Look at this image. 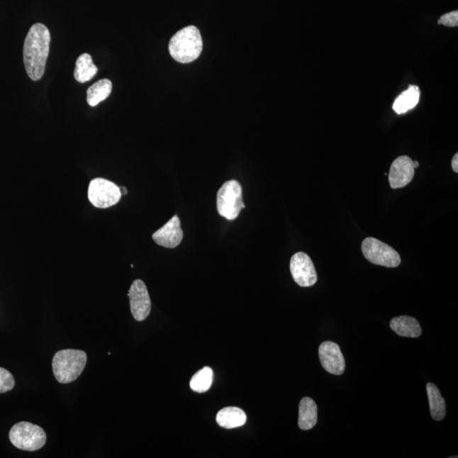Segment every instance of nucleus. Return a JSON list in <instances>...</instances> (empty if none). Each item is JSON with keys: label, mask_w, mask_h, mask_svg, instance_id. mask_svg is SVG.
<instances>
[{"label": "nucleus", "mask_w": 458, "mask_h": 458, "mask_svg": "<svg viewBox=\"0 0 458 458\" xmlns=\"http://www.w3.org/2000/svg\"><path fill=\"white\" fill-rule=\"evenodd\" d=\"M318 422V406L313 399L304 397L299 405L298 425L302 430H312Z\"/></svg>", "instance_id": "obj_13"}, {"label": "nucleus", "mask_w": 458, "mask_h": 458, "mask_svg": "<svg viewBox=\"0 0 458 458\" xmlns=\"http://www.w3.org/2000/svg\"><path fill=\"white\" fill-rule=\"evenodd\" d=\"M112 84L109 79H102L97 82L87 90V102L90 106H96L111 93Z\"/></svg>", "instance_id": "obj_19"}, {"label": "nucleus", "mask_w": 458, "mask_h": 458, "mask_svg": "<svg viewBox=\"0 0 458 458\" xmlns=\"http://www.w3.org/2000/svg\"><path fill=\"white\" fill-rule=\"evenodd\" d=\"M15 387V379L9 372L3 367H0V393H6L13 390Z\"/></svg>", "instance_id": "obj_21"}, {"label": "nucleus", "mask_w": 458, "mask_h": 458, "mask_svg": "<svg viewBox=\"0 0 458 458\" xmlns=\"http://www.w3.org/2000/svg\"><path fill=\"white\" fill-rule=\"evenodd\" d=\"M452 170L457 174L458 172V154H455L454 157L452 158Z\"/></svg>", "instance_id": "obj_23"}, {"label": "nucleus", "mask_w": 458, "mask_h": 458, "mask_svg": "<svg viewBox=\"0 0 458 458\" xmlns=\"http://www.w3.org/2000/svg\"><path fill=\"white\" fill-rule=\"evenodd\" d=\"M202 50L201 33L194 26L181 29L172 38L169 43L172 57L182 64L194 62L201 55Z\"/></svg>", "instance_id": "obj_2"}, {"label": "nucleus", "mask_w": 458, "mask_h": 458, "mask_svg": "<svg viewBox=\"0 0 458 458\" xmlns=\"http://www.w3.org/2000/svg\"><path fill=\"white\" fill-rule=\"evenodd\" d=\"M97 72L98 68L94 64L91 55L83 54L77 58L74 77L79 83L84 84L91 80Z\"/></svg>", "instance_id": "obj_18"}, {"label": "nucleus", "mask_w": 458, "mask_h": 458, "mask_svg": "<svg viewBox=\"0 0 458 458\" xmlns=\"http://www.w3.org/2000/svg\"><path fill=\"white\" fill-rule=\"evenodd\" d=\"M428 399H429L430 414L435 421H442L446 417V401L442 396L437 386L432 383L426 386Z\"/></svg>", "instance_id": "obj_15"}, {"label": "nucleus", "mask_w": 458, "mask_h": 458, "mask_svg": "<svg viewBox=\"0 0 458 458\" xmlns=\"http://www.w3.org/2000/svg\"><path fill=\"white\" fill-rule=\"evenodd\" d=\"M128 297L133 317L138 322L145 320L151 311V301L145 284L140 279L135 280L129 289Z\"/></svg>", "instance_id": "obj_9"}, {"label": "nucleus", "mask_w": 458, "mask_h": 458, "mask_svg": "<svg viewBox=\"0 0 458 458\" xmlns=\"http://www.w3.org/2000/svg\"><path fill=\"white\" fill-rule=\"evenodd\" d=\"M419 99H420V90L418 86H410L406 91L396 98L393 104V110L397 114H404L418 105Z\"/></svg>", "instance_id": "obj_17"}, {"label": "nucleus", "mask_w": 458, "mask_h": 458, "mask_svg": "<svg viewBox=\"0 0 458 458\" xmlns=\"http://www.w3.org/2000/svg\"><path fill=\"white\" fill-rule=\"evenodd\" d=\"M289 267L294 280L300 286L311 287L317 283V271L308 254L297 252L294 255Z\"/></svg>", "instance_id": "obj_8"}, {"label": "nucleus", "mask_w": 458, "mask_h": 458, "mask_svg": "<svg viewBox=\"0 0 458 458\" xmlns=\"http://www.w3.org/2000/svg\"><path fill=\"white\" fill-rule=\"evenodd\" d=\"M414 168H418L419 167V163L417 161L413 162Z\"/></svg>", "instance_id": "obj_25"}, {"label": "nucleus", "mask_w": 458, "mask_h": 458, "mask_svg": "<svg viewBox=\"0 0 458 458\" xmlns=\"http://www.w3.org/2000/svg\"><path fill=\"white\" fill-rule=\"evenodd\" d=\"M87 364V354L80 350L67 349L55 353L52 361L55 378L60 384H69L79 377Z\"/></svg>", "instance_id": "obj_3"}, {"label": "nucleus", "mask_w": 458, "mask_h": 458, "mask_svg": "<svg viewBox=\"0 0 458 458\" xmlns=\"http://www.w3.org/2000/svg\"><path fill=\"white\" fill-rule=\"evenodd\" d=\"M438 24H442L449 28H456L458 26V11H454L447 13L442 16L438 21Z\"/></svg>", "instance_id": "obj_22"}, {"label": "nucleus", "mask_w": 458, "mask_h": 458, "mask_svg": "<svg viewBox=\"0 0 458 458\" xmlns=\"http://www.w3.org/2000/svg\"><path fill=\"white\" fill-rule=\"evenodd\" d=\"M218 211L222 217L233 221L239 217L243 203V192L241 185L236 180L227 181L218 190L217 197Z\"/></svg>", "instance_id": "obj_5"}, {"label": "nucleus", "mask_w": 458, "mask_h": 458, "mask_svg": "<svg viewBox=\"0 0 458 458\" xmlns=\"http://www.w3.org/2000/svg\"><path fill=\"white\" fill-rule=\"evenodd\" d=\"M121 197L120 188L109 180L95 179L89 184V200L97 208H109L118 204Z\"/></svg>", "instance_id": "obj_7"}, {"label": "nucleus", "mask_w": 458, "mask_h": 458, "mask_svg": "<svg viewBox=\"0 0 458 458\" xmlns=\"http://www.w3.org/2000/svg\"><path fill=\"white\" fill-rule=\"evenodd\" d=\"M391 328L393 331L401 337L408 338H418L422 335L420 324L412 317L401 316L394 318L391 321Z\"/></svg>", "instance_id": "obj_14"}, {"label": "nucleus", "mask_w": 458, "mask_h": 458, "mask_svg": "<svg viewBox=\"0 0 458 458\" xmlns=\"http://www.w3.org/2000/svg\"><path fill=\"white\" fill-rule=\"evenodd\" d=\"M9 438L20 450L36 452L46 443L47 436L41 427L28 422H20L11 428Z\"/></svg>", "instance_id": "obj_4"}, {"label": "nucleus", "mask_w": 458, "mask_h": 458, "mask_svg": "<svg viewBox=\"0 0 458 458\" xmlns=\"http://www.w3.org/2000/svg\"><path fill=\"white\" fill-rule=\"evenodd\" d=\"M362 252L367 261L386 267H396L401 264L398 252L391 246L374 238H367L362 244Z\"/></svg>", "instance_id": "obj_6"}, {"label": "nucleus", "mask_w": 458, "mask_h": 458, "mask_svg": "<svg viewBox=\"0 0 458 458\" xmlns=\"http://www.w3.org/2000/svg\"><path fill=\"white\" fill-rule=\"evenodd\" d=\"M152 239L163 247L174 249L179 246L184 239V232L178 216L175 215L165 225L154 233Z\"/></svg>", "instance_id": "obj_12"}, {"label": "nucleus", "mask_w": 458, "mask_h": 458, "mask_svg": "<svg viewBox=\"0 0 458 458\" xmlns=\"http://www.w3.org/2000/svg\"><path fill=\"white\" fill-rule=\"evenodd\" d=\"M50 33L44 24L36 23L30 28L23 47L26 71L33 81L45 74L46 62L50 53Z\"/></svg>", "instance_id": "obj_1"}, {"label": "nucleus", "mask_w": 458, "mask_h": 458, "mask_svg": "<svg viewBox=\"0 0 458 458\" xmlns=\"http://www.w3.org/2000/svg\"><path fill=\"white\" fill-rule=\"evenodd\" d=\"M319 360L328 373L341 375L345 370V361L338 345L332 341H325L318 349Z\"/></svg>", "instance_id": "obj_10"}, {"label": "nucleus", "mask_w": 458, "mask_h": 458, "mask_svg": "<svg viewBox=\"0 0 458 458\" xmlns=\"http://www.w3.org/2000/svg\"><path fill=\"white\" fill-rule=\"evenodd\" d=\"M219 426L224 429H235L243 426L247 420L245 413L243 410L235 408L228 407L221 410L216 418Z\"/></svg>", "instance_id": "obj_16"}, {"label": "nucleus", "mask_w": 458, "mask_h": 458, "mask_svg": "<svg viewBox=\"0 0 458 458\" xmlns=\"http://www.w3.org/2000/svg\"><path fill=\"white\" fill-rule=\"evenodd\" d=\"M120 189H121V193H122V196H123V194H128L126 188L123 187V188H120Z\"/></svg>", "instance_id": "obj_24"}, {"label": "nucleus", "mask_w": 458, "mask_h": 458, "mask_svg": "<svg viewBox=\"0 0 458 458\" xmlns=\"http://www.w3.org/2000/svg\"><path fill=\"white\" fill-rule=\"evenodd\" d=\"M415 168L413 161L408 155H401L393 162L389 174V182L392 189L405 187L414 178Z\"/></svg>", "instance_id": "obj_11"}, {"label": "nucleus", "mask_w": 458, "mask_h": 458, "mask_svg": "<svg viewBox=\"0 0 458 458\" xmlns=\"http://www.w3.org/2000/svg\"><path fill=\"white\" fill-rule=\"evenodd\" d=\"M213 381V371L209 367H205L198 371L190 380V388L198 393H204L210 390Z\"/></svg>", "instance_id": "obj_20"}]
</instances>
